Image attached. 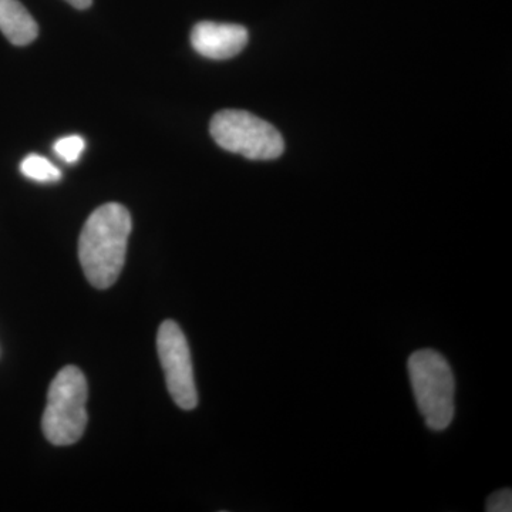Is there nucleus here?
Here are the masks:
<instances>
[{"instance_id": "nucleus-8", "label": "nucleus", "mask_w": 512, "mask_h": 512, "mask_svg": "<svg viewBox=\"0 0 512 512\" xmlns=\"http://www.w3.org/2000/svg\"><path fill=\"white\" fill-rule=\"evenodd\" d=\"M20 171L25 177L37 183H56L62 180V171L55 164L50 163L47 158L30 154L20 164Z\"/></svg>"}, {"instance_id": "nucleus-3", "label": "nucleus", "mask_w": 512, "mask_h": 512, "mask_svg": "<svg viewBox=\"0 0 512 512\" xmlns=\"http://www.w3.org/2000/svg\"><path fill=\"white\" fill-rule=\"evenodd\" d=\"M89 396L86 377L76 366L57 373L47 393L42 429L55 446H70L82 439L87 426L86 403Z\"/></svg>"}, {"instance_id": "nucleus-1", "label": "nucleus", "mask_w": 512, "mask_h": 512, "mask_svg": "<svg viewBox=\"0 0 512 512\" xmlns=\"http://www.w3.org/2000/svg\"><path fill=\"white\" fill-rule=\"evenodd\" d=\"M130 234V212L117 202L101 205L90 215L80 234L79 258L94 288L116 284L126 262Z\"/></svg>"}, {"instance_id": "nucleus-2", "label": "nucleus", "mask_w": 512, "mask_h": 512, "mask_svg": "<svg viewBox=\"0 0 512 512\" xmlns=\"http://www.w3.org/2000/svg\"><path fill=\"white\" fill-rule=\"evenodd\" d=\"M407 369L426 426L434 431L448 429L456 413V380L446 357L433 349L417 350L409 357Z\"/></svg>"}, {"instance_id": "nucleus-9", "label": "nucleus", "mask_w": 512, "mask_h": 512, "mask_svg": "<svg viewBox=\"0 0 512 512\" xmlns=\"http://www.w3.org/2000/svg\"><path fill=\"white\" fill-rule=\"evenodd\" d=\"M84 147H86V141L80 136H69L60 138L53 146V150L57 156L62 158L66 163L74 164L79 161L82 156Z\"/></svg>"}, {"instance_id": "nucleus-5", "label": "nucleus", "mask_w": 512, "mask_h": 512, "mask_svg": "<svg viewBox=\"0 0 512 512\" xmlns=\"http://www.w3.org/2000/svg\"><path fill=\"white\" fill-rule=\"evenodd\" d=\"M157 350L167 389L174 403L183 410L195 409L198 404V393L190 346L183 330L174 320H165L161 323L157 335Z\"/></svg>"}, {"instance_id": "nucleus-7", "label": "nucleus", "mask_w": 512, "mask_h": 512, "mask_svg": "<svg viewBox=\"0 0 512 512\" xmlns=\"http://www.w3.org/2000/svg\"><path fill=\"white\" fill-rule=\"evenodd\" d=\"M0 32L12 45H30L39 35V26L19 0H0Z\"/></svg>"}, {"instance_id": "nucleus-4", "label": "nucleus", "mask_w": 512, "mask_h": 512, "mask_svg": "<svg viewBox=\"0 0 512 512\" xmlns=\"http://www.w3.org/2000/svg\"><path fill=\"white\" fill-rule=\"evenodd\" d=\"M210 133L218 146L248 160H275L285 151L281 133L268 121L244 110H222L215 114Z\"/></svg>"}, {"instance_id": "nucleus-6", "label": "nucleus", "mask_w": 512, "mask_h": 512, "mask_svg": "<svg viewBox=\"0 0 512 512\" xmlns=\"http://www.w3.org/2000/svg\"><path fill=\"white\" fill-rule=\"evenodd\" d=\"M248 43V30L232 23L200 22L191 32L195 52L212 60H227L239 55Z\"/></svg>"}, {"instance_id": "nucleus-11", "label": "nucleus", "mask_w": 512, "mask_h": 512, "mask_svg": "<svg viewBox=\"0 0 512 512\" xmlns=\"http://www.w3.org/2000/svg\"><path fill=\"white\" fill-rule=\"evenodd\" d=\"M67 3L73 6L76 9H87L92 6L93 0H66Z\"/></svg>"}, {"instance_id": "nucleus-10", "label": "nucleus", "mask_w": 512, "mask_h": 512, "mask_svg": "<svg viewBox=\"0 0 512 512\" xmlns=\"http://www.w3.org/2000/svg\"><path fill=\"white\" fill-rule=\"evenodd\" d=\"M485 510L488 512H511L512 511V491L510 488L497 491L491 494L487 500V507Z\"/></svg>"}]
</instances>
